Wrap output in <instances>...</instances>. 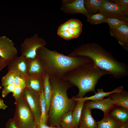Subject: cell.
I'll list each match as a JSON object with an SVG mask.
<instances>
[{
	"mask_svg": "<svg viewBox=\"0 0 128 128\" xmlns=\"http://www.w3.org/2000/svg\"><path fill=\"white\" fill-rule=\"evenodd\" d=\"M68 55L88 57L97 66L115 78L120 79L128 75L127 64L117 61L110 52L96 43L81 45Z\"/></svg>",
	"mask_w": 128,
	"mask_h": 128,
	"instance_id": "1",
	"label": "cell"
},
{
	"mask_svg": "<svg viewBox=\"0 0 128 128\" xmlns=\"http://www.w3.org/2000/svg\"><path fill=\"white\" fill-rule=\"evenodd\" d=\"M37 55L43 64L49 77L60 79L73 69L92 61L87 57L66 55L46 47L38 49Z\"/></svg>",
	"mask_w": 128,
	"mask_h": 128,
	"instance_id": "2",
	"label": "cell"
},
{
	"mask_svg": "<svg viewBox=\"0 0 128 128\" xmlns=\"http://www.w3.org/2000/svg\"><path fill=\"white\" fill-rule=\"evenodd\" d=\"M49 81L52 91L48 113L50 123L51 126L60 127L62 117L73 110L77 101L67 96V90L73 86L69 82L52 77H49Z\"/></svg>",
	"mask_w": 128,
	"mask_h": 128,
	"instance_id": "3",
	"label": "cell"
},
{
	"mask_svg": "<svg viewBox=\"0 0 128 128\" xmlns=\"http://www.w3.org/2000/svg\"><path fill=\"white\" fill-rule=\"evenodd\" d=\"M107 74H109L92 61L70 71L62 79L78 87L79 92L77 96L82 98L89 92L95 93V87L98 81L102 76Z\"/></svg>",
	"mask_w": 128,
	"mask_h": 128,
	"instance_id": "4",
	"label": "cell"
},
{
	"mask_svg": "<svg viewBox=\"0 0 128 128\" xmlns=\"http://www.w3.org/2000/svg\"><path fill=\"white\" fill-rule=\"evenodd\" d=\"M15 112L13 119L18 128H34L36 124L32 113L22 93L15 100Z\"/></svg>",
	"mask_w": 128,
	"mask_h": 128,
	"instance_id": "5",
	"label": "cell"
},
{
	"mask_svg": "<svg viewBox=\"0 0 128 128\" xmlns=\"http://www.w3.org/2000/svg\"><path fill=\"white\" fill-rule=\"evenodd\" d=\"M46 44L44 39L35 34L32 36L26 38L21 44V55L27 60L33 59L37 56L38 49L45 47Z\"/></svg>",
	"mask_w": 128,
	"mask_h": 128,
	"instance_id": "6",
	"label": "cell"
},
{
	"mask_svg": "<svg viewBox=\"0 0 128 128\" xmlns=\"http://www.w3.org/2000/svg\"><path fill=\"white\" fill-rule=\"evenodd\" d=\"M82 26V23L79 20L70 19L60 25L58 28L57 34L65 40L74 39L81 34Z\"/></svg>",
	"mask_w": 128,
	"mask_h": 128,
	"instance_id": "7",
	"label": "cell"
},
{
	"mask_svg": "<svg viewBox=\"0 0 128 128\" xmlns=\"http://www.w3.org/2000/svg\"><path fill=\"white\" fill-rule=\"evenodd\" d=\"M23 93L38 126L41 114L40 95L27 87Z\"/></svg>",
	"mask_w": 128,
	"mask_h": 128,
	"instance_id": "8",
	"label": "cell"
},
{
	"mask_svg": "<svg viewBox=\"0 0 128 128\" xmlns=\"http://www.w3.org/2000/svg\"><path fill=\"white\" fill-rule=\"evenodd\" d=\"M99 13L106 18L128 21V16L124 14L119 5L110 0H105Z\"/></svg>",
	"mask_w": 128,
	"mask_h": 128,
	"instance_id": "9",
	"label": "cell"
},
{
	"mask_svg": "<svg viewBox=\"0 0 128 128\" xmlns=\"http://www.w3.org/2000/svg\"><path fill=\"white\" fill-rule=\"evenodd\" d=\"M60 9L64 13L69 14L80 13L87 17L91 14L85 9L84 0H62Z\"/></svg>",
	"mask_w": 128,
	"mask_h": 128,
	"instance_id": "10",
	"label": "cell"
},
{
	"mask_svg": "<svg viewBox=\"0 0 128 128\" xmlns=\"http://www.w3.org/2000/svg\"><path fill=\"white\" fill-rule=\"evenodd\" d=\"M12 41L5 36H0V57L9 61L17 56L18 51Z\"/></svg>",
	"mask_w": 128,
	"mask_h": 128,
	"instance_id": "11",
	"label": "cell"
},
{
	"mask_svg": "<svg viewBox=\"0 0 128 128\" xmlns=\"http://www.w3.org/2000/svg\"><path fill=\"white\" fill-rule=\"evenodd\" d=\"M8 66V72L26 77L27 75L28 64L27 60L21 55L17 56L9 61Z\"/></svg>",
	"mask_w": 128,
	"mask_h": 128,
	"instance_id": "12",
	"label": "cell"
},
{
	"mask_svg": "<svg viewBox=\"0 0 128 128\" xmlns=\"http://www.w3.org/2000/svg\"><path fill=\"white\" fill-rule=\"evenodd\" d=\"M111 36L115 38L123 49L128 51V25L123 24L117 28L110 30Z\"/></svg>",
	"mask_w": 128,
	"mask_h": 128,
	"instance_id": "13",
	"label": "cell"
},
{
	"mask_svg": "<svg viewBox=\"0 0 128 128\" xmlns=\"http://www.w3.org/2000/svg\"><path fill=\"white\" fill-rule=\"evenodd\" d=\"M91 110L86 105H84L79 121V128H97V122L92 116Z\"/></svg>",
	"mask_w": 128,
	"mask_h": 128,
	"instance_id": "14",
	"label": "cell"
},
{
	"mask_svg": "<svg viewBox=\"0 0 128 128\" xmlns=\"http://www.w3.org/2000/svg\"><path fill=\"white\" fill-rule=\"evenodd\" d=\"M27 60L28 64L27 75L43 76L46 73L43 64L37 55L33 59Z\"/></svg>",
	"mask_w": 128,
	"mask_h": 128,
	"instance_id": "15",
	"label": "cell"
},
{
	"mask_svg": "<svg viewBox=\"0 0 128 128\" xmlns=\"http://www.w3.org/2000/svg\"><path fill=\"white\" fill-rule=\"evenodd\" d=\"M114 101L109 97L96 101H88L86 105L91 110L97 109L102 110L104 116L108 114L115 105Z\"/></svg>",
	"mask_w": 128,
	"mask_h": 128,
	"instance_id": "16",
	"label": "cell"
},
{
	"mask_svg": "<svg viewBox=\"0 0 128 128\" xmlns=\"http://www.w3.org/2000/svg\"><path fill=\"white\" fill-rule=\"evenodd\" d=\"M26 78V87L40 95L43 90V76L27 75Z\"/></svg>",
	"mask_w": 128,
	"mask_h": 128,
	"instance_id": "17",
	"label": "cell"
},
{
	"mask_svg": "<svg viewBox=\"0 0 128 128\" xmlns=\"http://www.w3.org/2000/svg\"><path fill=\"white\" fill-rule=\"evenodd\" d=\"M123 89V87L122 86L117 87L112 91L108 92H104L102 89H98L97 90V92H96L95 94L92 96L82 98L73 97L72 99L76 101H81L85 102L86 101L90 100L92 101H96L103 99L104 97L109 96L112 93L121 92Z\"/></svg>",
	"mask_w": 128,
	"mask_h": 128,
	"instance_id": "18",
	"label": "cell"
},
{
	"mask_svg": "<svg viewBox=\"0 0 128 128\" xmlns=\"http://www.w3.org/2000/svg\"><path fill=\"white\" fill-rule=\"evenodd\" d=\"M109 96L115 102V105L128 110V93L123 90L121 92L112 93Z\"/></svg>",
	"mask_w": 128,
	"mask_h": 128,
	"instance_id": "19",
	"label": "cell"
},
{
	"mask_svg": "<svg viewBox=\"0 0 128 128\" xmlns=\"http://www.w3.org/2000/svg\"><path fill=\"white\" fill-rule=\"evenodd\" d=\"M43 91L46 103V111L47 116L51 99L52 91L49 81V77L46 73L43 76Z\"/></svg>",
	"mask_w": 128,
	"mask_h": 128,
	"instance_id": "20",
	"label": "cell"
},
{
	"mask_svg": "<svg viewBox=\"0 0 128 128\" xmlns=\"http://www.w3.org/2000/svg\"><path fill=\"white\" fill-rule=\"evenodd\" d=\"M97 123V128H118L122 123L109 114L104 115L103 119Z\"/></svg>",
	"mask_w": 128,
	"mask_h": 128,
	"instance_id": "21",
	"label": "cell"
},
{
	"mask_svg": "<svg viewBox=\"0 0 128 128\" xmlns=\"http://www.w3.org/2000/svg\"><path fill=\"white\" fill-rule=\"evenodd\" d=\"M110 111L109 114L121 123H128V110L117 106L114 108L113 107Z\"/></svg>",
	"mask_w": 128,
	"mask_h": 128,
	"instance_id": "22",
	"label": "cell"
},
{
	"mask_svg": "<svg viewBox=\"0 0 128 128\" xmlns=\"http://www.w3.org/2000/svg\"><path fill=\"white\" fill-rule=\"evenodd\" d=\"M105 0H84L85 9L90 14L99 13Z\"/></svg>",
	"mask_w": 128,
	"mask_h": 128,
	"instance_id": "23",
	"label": "cell"
},
{
	"mask_svg": "<svg viewBox=\"0 0 128 128\" xmlns=\"http://www.w3.org/2000/svg\"><path fill=\"white\" fill-rule=\"evenodd\" d=\"M60 124L62 128H76L72 111H69L63 116L60 120Z\"/></svg>",
	"mask_w": 128,
	"mask_h": 128,
	"instance_id": "24",
	"label": "cell"
},
{
	"mask_svg": "<svg viewBox=\"0 0 128 128\" xmlns=\"http://www.w3.org/2000/svg\"><path fill=\"white\" fill-rule=\"evenodd\" d=\"M77 101V104L73 110L72 115L76 127L78 128L79 121L85 102L81 101Z\"/></svg>",
	"mask_w": 128,
	"mask_h": 128,
	"instance_id": "25",
	"label": "cell"
},
{
	"mask_svg": "<svg viewBox=\"0 0 128 128\" xmlns=\"http://www.w3.org/2000/svg\"><path fill=\"white\" fill-rule=\"evenodd\" d=\"M87 18V21L91 24L96 25L106 23V18L99 13L91 14Z\"/></svg>",
	"mask_w": 128,
	"mask_h": 128,
	"instance_id": "26",
	"label": "cell"
},
{
	"mask_svg": "<svg viewBox=\"0 0 128 128\" xmlns=\"http://www.w3.org/2000/svg\"><path fill=\"white\" fill-rule=\"evenodd\" d=\"M106 23L110 26V30H112L117 28L123 24L128 25V21L121 20L115 18H106Z\"/></svg>",
	"mask_w": 128,
	"mask_h": 128,
	"instance_id": "27",
	"label": "cell"
},
{
	"mask_svg": "<svg viewBox=\"0 0 128 128\" xmlns=\"http://www.w3.org/2000/svg\"><path fill=\"white\" fill-rule=\"evenodd\" d=\"M40 99L41 111L40 121L46 124L47 116L46 113V103L44 96L43 90L40 95Z\"/></svg>",
	"mask_w": 128,
	"mask_h": 128,
	"instance_id": "28",
	"label": "cell"
},
{
	"mask_svg": "<svg viewBox=\"0 0 128 128\" xmlns=\"http://www.w3.org/2000/svg\"><path fill=\"white\" fill-rule=\"evenodd\" d=\"M15 74L12 72H8L1 79L2 86L4 87L14 83Z\"/></svg>",
	"mask_w": 128,
	"mask_h": 128,
	"instance_id": "29",
	"label": "cell"
},
{
	"mask_svg": "<svg viewBox=\"0 0 128 128\" xmlns=\"http://www.w3.org/2000/svg\"><path fill=\"white\" fill-rule=\"evenodd\" d=\"M14 83L16 86H20L25 88L26 87V77L20 75L15 74Z\"/></svg>",
	"mask_w": 128,
	"mask_h": 128,
	"instance_id": "30",
	"label": "cell"
},
{
	"mask_svg": "<svg viewBox=\"0 0 128 128\" xmlns=\"http://www.w3.org/2000/svg\"><path fill=\"white\" fill-rule=\"evenodd\" d=\"M111 1L117 3L127 16H128V0H110Z\"/></svg>",
	"mask_w": 128,
	"mask_h": 128,
	"instance_id": "31",
	"label": "cell"
},
{
	"mask_svg": "<svg viewBox=\"0 0 128 128\" xmlns=\"http://www.w3.org/2000/svg\"><path fill=\"white\" fill-rule=\"evenodd\" d=\"M15 86V84L13 83L4 87L1 93L2 97H5L10 93L12 92Z\"/></svg>",
	"mask_w": 128,
	"mask_h": 128,
	"instance_id": "32",
	"label": "cell"
},
{
	"mask_svg": "<svg viewBox=\"0 0 128 128\" xmlns=\"http://www.w3.org/2000/svg\"><path fill=\"white\" fill-rule=\"evenodd\" d=\"M24 89L20 86H16L12 92L13 96L15 100L17 99L19 97Z\"/></svg>",
	"mask_w": 128,
	"mask_h": 128,
	"instance_id": "33",
	"label": "cell"
},
{
	"mask_svg": "<svg viewBox=\"0 0 128 128\" xmlns=\"http://www.w3.org/2000/svg\"><path fill=\"white\" fill-rule=\"evenodd\" d=\"M5 128H18L14 121L13 119H9L5 125Z\"/></svg>",
	"mask_w": 128,
	"mask_h": 128,
	"instance_id": "34",
	"label": "cell"
},
{
	"mask_svg": "<svg viewBox=\"0 0 128 128\" xmlns=\"http://www.w3.org/2000/svg\"><path fill=\"white\" fill-rule=\"evenodd\" d=\"M8 62L0 57V71L7 65Z\"/></svg>",
	"mask_w": 128,
	"mask_h": 128,
	"instance_id": "35",
	"label": "cell"
},
{
	"mask_svg": "<svg viewBox=\"0 0 128 128\" xmlns=\"http://www.w3.org/2000/svg\"><path fill=\"white\" fill-rule=\"evenodd\" d=\"M38 128H62L61 127H56L52 126H48L46 124L40 121L38 126Z\"/></svg>",
	"mask_w": 128,
	"mask_h": 128,
	"instance_id": "36",
	"label": "cell"
},
{
	"mask_svg": "<svg viewBox=\"0 0 128 128\" xmlns=\"http://www.w3.org/2000/svg\"><path fill=\"white\" fill-rule=\"evenodd\" d=\"M7 107L6 105L4 103V101L1 98H0V109L5 110Z\"/></svg>",
	"mask_w": 128,
	"mask_h": 128,
	"instance_id": "37",
	"label": "cell"
},
{
	"mask_svg": "<svg viewBox=\"0 0 128 128\" xmlns=\"http://www.w3.org/2000/svg\"><path fill=\"white\" fill-rule=\"evenodd\" d=\"M118 128H128V123H121Z\"/></svg>",
	"mask_w": 128,
	"mask_h": 128,
	"instance_id": "38",
	"label": "cell"
},
{
	"mask_svg": "<svg viewBox=\"0 0 128 128\" xmlns=\"http://www.w3.org/2000/svg\"><path fill=\"white\" fill-rule=\"evenodd\" d=\"M34 128H38V126L37 125V124H36V125Z\"/></svg>",
	"mask_w": 128,
	"mask_h": 128,
	"instance_id": "39",
	"label": "cell"
},
{
	"mask_svg": "<svg viewBox=\"0 0 128 128\" xmlns=\"http://www.w3.org/2000/svg\"><path fill=\"white\" fill-rule=\"evenodd\" d=\"M75 128V127H72V128Z\"/></svg>",
	"mask_w": 128,
	"mask_h": 128,
	"instance_id": "40",
	"label": "cell"
},
{
	"mask_svg": "<svg viewBox=\"0 0 128 128\" xmlns=\"http://www.w3.org/2000/svg\"><path fill=\"white\" fill-rule=\"evenodd\" d=\"M2 88V87L1 86H0V90Z\"/></svg>",
	"mask_w": 128,
	"mask_h": 128,
	"instance_id": "41",
	"label": "cell"
}]
</instances>
